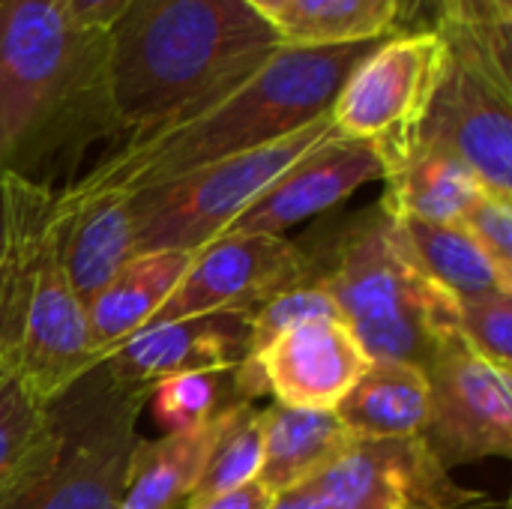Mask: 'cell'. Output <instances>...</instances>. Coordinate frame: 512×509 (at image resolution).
I'll return each mask as SVG.
<instances>
[{
  "instance_id": "6da1fadb",
  "label": "cell",
  "mask_w": 512,
  "mask_h": 509,
  "mask_svg": "<svg viewBox=\"0 0 512 509\" xmlns=\"http://www.w3.org/2000/svg\"><path fill=\"white\" fill-rule=\"evenodd\" d=\"M378 42L324 48L279 45L264 63L195 108L129 135L69 189L135 192L273 144L327 117L348 72Z\"/></svg>"
},
{
  "instance_id": "7a4b0ae2",
  "label": "cell",
  "mask_w": 512,
  "mask_h": 509,
  "mask_svg": "<svg viewBox=\"0 0 512 509\" xmlns=\"http://www.w3.org/2000/svg\"><path fill=\"white\" fill-rule=\"evenodd\" d=\"M105 36L108 105L129 135L195 108L282 45L243 0H132Z\"/></svg>"
},
{
  "instance_id": "3957f363",
  "label": "cell",
  "mask_w": 512,
  "mask_h": 509,
  "mask_svg": "<svg viewBox=\"0 0 512 509\" xmlns=\"http://www.w3.org/2000/svg\"><path fill=\"white\" fill-rule=\"evenodd\" d=\"M108 36L75 27L60 0H0V177L39 180L66 150L114 135Z\"/></svg>"
},
{
  "instance_id": "277c9868",
  "label": "cell",
  "mask_w": 512,
  "mask_h": 509,
  "mask_svg": "<svg viewBox=\"0 0 512 509\" xmlns=\"http://www.w3.org/2000/svg\"><path fill=\"white\" fill-rule=\"evenodd\" d=\"M306 255L369 360L426 369L459 333V300L417 267L399 216L381 198L351 216L324 255Z\"/></svg>"
},
{
  "instance_id": "5b68a950",
  "label": "cell",
  "mask_w": 512,
  "mask_h": 509,
  "mask_svg": "<svg viewBox=\"0 0 512 509\" xmlns=\"http://www.w3.org/2000/svg\"><path fill=\"white\" fill-rule=\"evenodd\" d=\"M432 30L444 39V66L411 147L453 156L483 192L512 201V24Z\"/></svg>"
},
{
  "instance_id": "8992f818",
  "label": "cell",
  "mask_w": 512,
  "mask_h": 509,
  "mask_svg": "<svg viewBox=\"0 0 512 509\" xmlns=\"http://www.w3.org/2000/svg\"><path fill=\"white\" fill-rule=\"evenodd\" d=\"M147 399L150 387L117 384L102 366L72 384L51 402V462L6 509H120Z\"/></svg>"
},
{
  "instance_id": "52a82bcc",
  "label": "cell",
  "mask_w": 512,
  "mask_h": 509,
  "mask_svg": "<svg viewBox=\"0 0 512 509\" xmlns=\"http://www.w3.org/2000/svg\"><path fill=\"white\" fill-rule=\"evenodd\" d=\"M333 132L336 129L327 114L273 144L126 192L138 255L162 249L198 252L210 240L222 237L288 165Z\"/></svg>"
},
{
  "instance_id": "ba28073f",
  "label": "cell",
  "mask_w": 512,
  "mask_h": 509,
  "mask_svg": "<svg viewBox=\"0 0 512 509\" xmlns=\"http://www.w3.org/2000/svg\"><path fill=\"white\" fill-rule=\"evenodd\" d=\"M99 363L102 354L90 342L84 303L63 267V219L54 195L0 351V372L51 405Z\"/></svg>"
},
{
  "instance_id": "9c48e42d",
  "label": "cell",
  "mask_w": 512,
  "mask_h": 509,
  "mask_svg": "<svg viewBox=\"0 0 512 509\" xmlns=\"http://www.w3.org/2000/svg\"><path fill=\"white\" fill-rule=\"evenodd\" d=\"M441 66L444 39L438 30H396L384 36L348 72L330 105L336 135L372 144L387 174L408 156Z\"/></svg>"
},
{
  "instance_id": "30bf717a",
  "label": "cell",
  "mask_w": 512,
  "mask_h": 509,
  "mask_svg": "<svg viewBox=\"0 0 512 509\" xmlns=\"http://www.w3.org/2000/svg\"><path fill=\"white\" fill-rule=\"evenodd\" d=\"M429 420L423 444L453 474L462 465L512 456V375L447 336L423 369Z\"/></svg>"
},
{
  "instance_id": "8fae6325",
  "label": "cell",
  "mask_w": 512,
  "mask_h": 509,
  "mask_svg": "<svg viewBox=\"0 0 512 509\" xmlns=\"http://www.w3.org/2000/svg\"><path fill=\"white\" fill-rule=\"evenodd\" d=\"M309 276L312 261L306 249L288 237L222 234L192 255L189 270L150 324L201 315H255L267 300Z\"/></svg>"
},
{
  "instance_id": "7c38bea8",
  "label": "cell",
  "mask_w": 512,
  "mask_h": 509,
  "mask_svg": "<svg viewBox=\"0 0 512 509\" xmlns=\"http://www.w3.org/2000/svg\"><path fill=\"white\" fill-rule=\"evenodd\" d=\"M309 483L321 509H462L486 498L459 486L423 438H357Z\"/></svg>"
},
{
  "instance_id": "4fadbf2b",
  "label": "cell",
  "mask_w": 512,
  "mask_h": 509,
  "mask_svg": "<svg viewBox=\"0 0 512 509\" xmlns=\"http://www.w3.org/2000/svg\"><path fill=\"white\" fill-rule=\"evenodd\" d=\"M372 180H384V159L378 150L333 132L288 165L225 234L282 237L297 222L330 213Z\"/></svg>"
},
{
  "instance_id": "5bb4252c",
  "label": "cell",
  "mask_w": 512,
  "mask_h": 509,
  "mask_svg": "<svg viewBox=\"0 0 512 509\" xmlns=\"http://www.w3.org/2000/svg\"><path fill=\"white\" fill-rule=\"evenodd\" d=\"M369 363L342 318L297 324L252 360L273 402L300 411H336Z\"/></svg>"
},
{
  "instance_id": "9a60e30c",
  "label": "cell",
  "mask_w": 512,
  "mask_h": 509,
  "mask_svg": "<svg viewBox=\"0 0 512 509\" xmlns=\"http://www.w3.org/2000/svg\"><path fill=\"white\" fill-rule=\"evenodd\" d=\"M252 363L249 315H201L150 324L99 363L126 387H150L186 372H234Z\"/></svg>"
},
{
  "instance_id": "2e32d148",
  "label": "cell",
  "mask_w": 512,
  "mask_h": 509,
  "mask_svg": "<svg viewBox=\"0 0 512 509\" xmlns=\"http://www.w3.org/2000/svg\"><path fill=\"white\" fill-rule=\"evenodd\" d=\"M57 210L63 219V267L75 294L87 303L138 255L129 195L66 186L57 189Z\"/></svg>"
},
{
  "instance_id": "e0dca14e",
  "label": "cell",
  "mask_w": 512,
  "mask_h": 509,
  "mask_svg": "<svg viewBox=\"0 0 512 509\" xmlns=\"http://www.w3.org/2000/svg\"><path fill=\"white\" fill-rule=\"evenodd\" d=\"M195 252H144L135 255L111 282H105L87 303V327L90 342L102 354L135 336L150 324V318L162 309V303L171 297L183 273L189 270Z\"/></svg>"
},
{
  "instance_id": "ac0fdd59",
  "label": "cell",
  "mask_w": 512,
  "mask_h": 509,
  "mask_svg": "<svg viewBox=\"0 0 512 509\" xmlns=\"http://www.w3.org/2000/svg\"><path fill=\"white\" fill-rule=\"evenodd\" d=\"M264 459L258 483L273 495L315 480L357 438L345 429L336 411H300L267 405L261 411Z\"/></svg>"
},
{
  "instance_id": "d6986e66",
  "label": "cell",
  "mask_w": 512,
  "mask_h": 509,
  "mask_svg": "<svg viewBox=\"0 0 512 509\" xmlns=\"http://www.w3.org/2000/svg\"><path fill=\"white\" fill-rule=\"evenodd\" d=\"M336 417L360 441L420 438L429 420L426 372L408 363H378L336 405Z\"/></svg>"
},
{
  "instance_id": "ffe728a7",
  "label": "cell",
  "mask_w": 512,
  "mask_h": 509,
  "mask_svg": "<svg viewBox=\"0 0 512 509\" xmlns=\"http://www.w3.org/2000/svg\"><path fill=\"white\" fill-rule=\"evenodd\" d=\"M231 411L204 426L168 432L156 441H141L132 456L120 509H186Z\"/></svg>"
},
{
  "instance_id": "44dd1931",
  "label": "cell",
  "mask_w": 512,
  "mask_h": 509,
  "mask_svg": "<svg viewBox=\"0 0 512 509\" xmlns=\"http://www.w3.org/2000/svg\"><path fill=\"white\" fill-rule=\"evenodd\" d=\"M474 174L447 153L411 147L408 156L384 174L381 201L402 219L459 222L477 198Z\"/></svg>"
},
{
  "instance_id": "7402d4cb",
  "label": "cell",
  "mask_w": 512,
  "mask_h": 509,
  "mask_svg": "<svg viewBox=\"0 0 512 509\" xmlns=\"http://www.w3.org/2000/svg\"><path fill=\"white\" fill-rule=\"evenodd\" d=\"M399 225L417 267L456 300L512 294V276L477 246L459 222H420L399 216Z\"/></svg>"
},
{
  "instance_id": "603a6c76",
  "label": "cell",
  "mask_w": 512,
  "mask_h": 509,
  "mask_svg": "<svg viewBox=\"0 0 512 509\" xmlns=\"http://www.w3.org/2000/svg\"><path fill=\"white\" fill-rule=\"evenodd\" d=\"M57 189L27 177H0V351L6 345L21 285L51 216Z\"/></svg>"
},
{
  "instance_id": "cb8c5ba5",
  "label": "cell",
  "mask_w": 512,
  "mask_h": 509,
  "mask_svg": "<svg viewBox=\"0 0 512 509\" xmlns=\"http://www.w3.org/2000/svg\"><path fill=\"white\" fill-rule=\"evenodd\" d=\"M57 423L51 405L33 399L9 375L0 378V509H6L51 462Z\"/></svg>"
},
{
  "instance_id": "d4e9b609",
  "label": "cell",
  "mask_w": 512,
  "mask_h": 509,
  "mask_svg": "<svg viewBox=\"0 0 512 509\" xmlns=\"http://www.w3.org/2000/svg\"><path fill=\"white\" fill-rule=\"evenodd\" d=\"M405 0H291L276 30L282 45H351L396 33Z\"/></svg>"
},
{
  "instance_id": "484cf974",
  "label": "cell",
  "mask_w": 512,
  "mask_h": 509,
  "mask_svg": "<svg viewBox=\"0 0 512 509\" xmlns=\"http://www.w3.org/2000/svg\"><path fill=\"white\" fill-rule=\"evenodd\" d=\"M252 402L243 396L237 369L234 372H186L165 378L153 384L150 390V411L159 429L168 432H186L195 426H204L234 405Z\"/></svg>"
},
{
  "instance_id": "4316f807",
  "label": "cell",
  "mask_w": 512,
  "mask_h": 509,
  "mask_svg": "<svg viewBox=\"0 0 512 509\" xmlns=\"http://www.w3.org/2000/svg\"><path fill=\"white\" fill-rule=\"evenodd\" d=\"M261 459H264L261 411L255 408V402L237 405L231 411L225 429L219 432L186 507L204 504L210 498H219V495L237 492L249 483H258Z\"/></svg>"
},
{
  "instance_id": "83f0119b",
  "label": "cell",
  "mask_w": 512,
  "mask_h": 509,
  "mask_svg": "<svg viewBox=\"0 0 512 509\" xmlns=\"http://www.w3.org/2000/svg\"><path fill=\"white\" fill-rule=\"evenodd\" d=\"M318 318H342V315H339L333 297L327 294V288L312 273L309 279H303L300 285L276 294L255 315H249V351H252V360H255V354H261L273 339H279L291 327L306 324V321H318Z\"/></svg>"
},
{
  "instance_id": "f1b7e54d",
  "label": "cell",
  "mask_w": 512,
  "mask_h": 509,
  "mask_svg": "<svg viewBox=\"0 0 512 509\" xmlns=\"http://www.w3.org/2000/svg\"><path fill=\"white\" fill-rule=\"evenodd\" d=\"M459 336L486 363L512 375V294L459 300Z\"/></svg>"
},
{
  "instance_id": "f546056e",
  "label": "cell",
  "mask_w": 512,
  "mask_h": 509,
  "mask_svg": "<svg viewBox=\"0 0 512 509\" xmlns=\"http://www.w3.org/2000/svg\"><path fill=\"white\" fill-rule=\"evenodd\" d=\"M459 225L507 276H512V201L492 192H477Z\"/></svg>"
},
{
  "instance_id": "4dcf8cb0",
  "label": "cell",
  "mask_w": 512,
  "mask_h": 509,
  "mask_svg": "<svg viewBox=\"0 0 512 509\" xmlns=\"http://www.w3.org/2000/svg\"><path fill=\"white\" fill-rule=\"evenodd\" d=\"M432 3H435L432 27H441V24H468V27L512 24V0H432Z\"/></svg>"
},
{
  "instance_id": "1f68e13d",
  "label": "cell",
  "mask_w": 512,
  "mask_h": 509,
  "mask_svg": "<svg viewBox=\"0 0 512 509\" xmlns=\"http://www.w3.org/2000/svg\"><path fill=\"white\" fill-rule=\"evenodd\" d=\"M60 6L75 27L90 33H108L132 6V0H60Z\"/></svg>"
},
{
  "instance_id": "d6a6232c",
  "label": "cell",
  "mask_w": 512,
  "mask_h": 509,
  "mask_svg": "<svg viewBox=\"0 0 512 509\" xmlns=\"http://www.w3.org/2000/svg\"><path fill=\"white\" fill-rule=\"evenodd\" d=\"M267 504H270V492L261 483H249L237 492H228V495H219V498H210L204 504H192L186 509H267Z\"/></svg>"
},
{
  "instance_id": "836d02e7",
  "label": "cell",
  "mask_w": 512,
  "mask_h": 509,
  "mask_svg": "<svg viewBox=\"0 0 512 509\" xmlns=\"http://www.w3.org/2000/svg\"><path fill=\"white\" fill-rule=\"evenodd\" d=\"M267 509H321V501L312 489V483H300L288 492H279L270 498Z\"/></svg>"
},
{
  "instance_id": "e575fe53",
  "label": "cell",
  "mask_w": 512,
  "mask_h": 509,
  "mask_svg": "<svg viewBox=\"0 0 512 509\" xmlns=\"http://www.w3.org/2000/svg\"><path fill=\"white\" fill-rule=\"evenodd\" d=\"M246 6H252L261 18H267L273 27H276V21H279V15L291 6V0H243Z\"/></svg>"
},
{
  "instance_id": "d590c367",
  "label": "cell",
  "mask_w": 512,
  "mask_h": 509,
  "mask_svg": "<svg viewBox=\"0 0 512 509\" xmlns=\"http://www.w3.org/2000/svg\"><path fill=\"white\" fill-rule=\"evenodd\" d=\"M462 509H510L507 504H501V501H495L492 495H486L483 501H477V504H471V507H462Z\"/></svg>"
},
{
  "instance_id": "8d00e7d4",
  "label": "cell",
  "mask_w": 512,
  "mask_h": 509,
  "mask_svg": "<svg viewBox=\"0 0 512 509\" xmlns=\"http://www.w3.org/2000/svg\"><path fill=\"white\" fill-rule=\"evenodd\" d=\"M0 378H3V372H0Z\"/></svg>"
}]
</instances>
